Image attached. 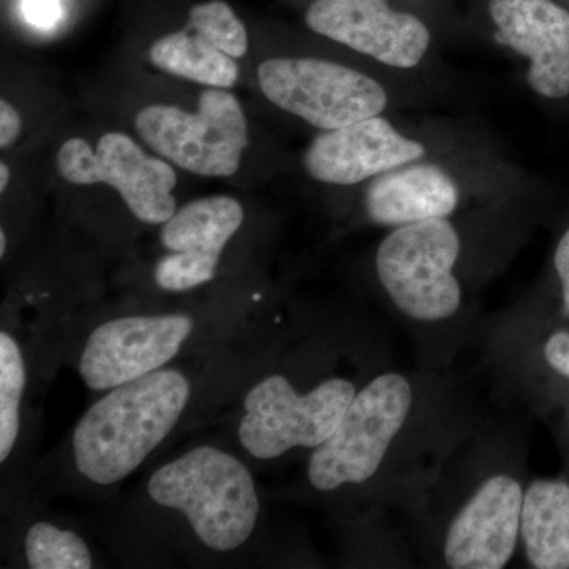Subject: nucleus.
Listing matches in <instances>:
<instances>
[{
    "label": "nucleus",
    "mask_w": 569,
    "mask_h": 569,
    "mask_svg": "<svg viewBox=\"0 0 569 569\" xmlns=\"http://www.w3.org/2000/svg\"><path fill=\"white\" fill-rule=\"evenodd\" d=\"M189 399V380L178 370H156L112 388L74 427L78 471L93 485L122 481L170 436Z\"/></svg>",
    "instance_id": "nucleus-1"
},
{
    "label": "nucleus",
    "mask_w": 569,
    "mask_h": 569,
    "mask_svg": "<svg viewBox=\"0 0 569 569\" xmlns=\"http://www.w3.org/2000/svg\"><path fill=\"white\" fill-rule=\"evenodd\" d=\"M148 492L160 507L181 511L198 539L217 552L241 548L260 516L249 468L213 447L194 448L160 467Z\"/></svg>",
    "instance_id": "nucleus-2"
},
{
    "label": "nucleus",
    "mask_w": 569,
    "mask_h": 569,
    "mask_svg": "<svg viewBox=\"0 0 569 569\" xmlns=\"http://www.w3.org/2000/svg\"><path fill=\"white\" fill-rule=\"evenodd\" d=\"M411 406L413 388L402 373H383L356 392L335 433L310 455V485L331 492L347 485H365L376 477Z\"/></svg>",
    "instance_id": "nucleus-3"
},
{
    "label": "nucleus",
    "mask_w": 569,
    "mask_h": 569,
    "mask_svg": "<svg viewBox=\"0 0 569 569\" xmlns=\"http://www.w3.org/2000/svg\"><path fill=\"white\" fill-rule=\"evenodd\" d=\"M459 254L458 230L447 219L397 227L378 247V279L411 320H448L462 305V288L455 276Z\"/></svg>",
    "instance_id": "nucleus-4"
},
{
    "label": "nucleus",
    "mask_w": 569,
    "mask_h": 569,
    "mask_svg": "<svg viewBox=\"0 0 569 569\" xmlns=\"http://www.w3.org/2000/svg\"><path fill=\"white\" fill-rule=\"evenodd\" d=\"M134 129L164 160L204 178L238 173L249 146L241 103L220 88L201 92L194 112L173 104H149L138 112Z\"/></svg>",
    "instance_id": "nucleus-5"
},
{
    "label": "nucleus",
    "mask_w": 569,
    "mask_h": 569,
    "mask_svg": "<svg viewBox=\"0 0 569 569\" xmlns=\"http://www.w3.org/2000/svg\"><path fill=\"white\" fill-rule=\"evenodd\" d=\"M356 388L346 378H328L307 395L282 376L264 378L250 389L238 437L254 459L280 458L293 448H317L335 433Z\"/></svg>",
    "instance_id": "nucleus-6"
},
{
    "label": "nucleus",
    "mask_w": 569,
    "mask_h": 569,
    "mask_svg": "<svg viewBox=\"0 0 569 569\" xmlns=\"http://www.w3.org/2000/svg\"><path fill=\"white\" fill-rule=\"evenodd\" d=\"M266 99L320 130L380 116L387 89L369 74L325 59L272 58L258 67Z\"/></svg>",
    "instance_id": "nucleus-7"
},
{
    "label": "nucleus",
    "mask_w": 569,
    "mask_h": 569,
    "mask_svg": "<svg viewBox=\"0 0 569 569\" xmlns=\"http://www.w3.org/2000/svg\"><path fill=\"white\" fill-rule=\"evenodd\" d=\"M56 163L63 181L73 186L107 183L118 190L140 222L163 224L176 212V171L164 160L148 156L129 134L104 133L96 149L71 138L59 149Z\"/></svg>",
    "instance_id": "nucleus-8"
},
{
    "label": "nucleus",
    "mask_w": 569,
    "mask_h": 569,
    "mask_svg": "<svg viewBox=\"0 0 569 569\" xmlns=\"http://www.w3.org/2000/svg\"><path fill=\"white\" fill-rule=\"evenodd\" d=\"M193 331L181 313L122 317L93 329L80 358L86 387L104 391L162 369Z\"/></svg>",
    "instance_id": "nucleus-9"
},
{
    "label": "nucleus",
    "mask_w": 569,
    "mask_h": 569,
    "mask_svg": "<svg viewBox=\"0 0 569 569\" xmlns=\"http://www.w3.org/2000/svg\"><path fill=\"white\" fill-rule=\"evenodd\" d=\"M310 31L395 69H415L430 48L429 28L388 0H316L306 13Z\"/></svg>",
    "instance_id": "nucleus-10"
},
{
    "label": "nucleus",
    "mask_w": 569,
    "mask_h": 569,
    "mask_svg": "<svg viewBox=\"0 0 569 569\" xmlns=\"http://www.w3.org/2000/svg\"><path fill=\"white\" fill-rule=\"evenodd\" d=\"M244 222V209L231 197L194 200L163 223L160 241L170 254L156 268L167 291H187L211 282L220 254Z\"/></svg>",
    "instance_id": "nucleus-11"
},
{
    "label": "nucleus",
    "mask_w": 569,
    "mask_h": 569,
    "mask_svg": "<svg viewBox=\"0 0 569 569\" xmlns=\"http://www.w3.org/2000/svg\"><path fill=\"white\" fill-rule=\"evenodd\" d=\"M523 493L509 475L486 479L449 523L445 563L452 569L507 567L518 548Z\"/></svg>",
    "instance_id": "nucleus-12"
},
{
    "label": "nucleus",
    "mask_w": 569,
    "mask_h": 569,
    "mask_svg": "<svg viewBox=\"0 0 569 569\" xmlns=\"http://www.w3.org/2000/svg\"><path fill=\"white\" fill-rule=\"evenodd\" d=\"M496 40L529 59L527 82L549 100L569 96V11L553 0H489Z\"/></svg>",
    "instance_id": "nucleus-13"
},
{
    "label": "nucleus",
    "mask_w": 569,
    "mask_h": 569,
    "mask_svg": "<svg viewBox=\"0 0 569 569\" xmlns=\"http://www.w3.org/2000/svg\"><path fill=\"white\" fill-rule=\"evenodd\" d=\"M421 142L407 138L381 116L325 130L310 142L305 167L310 178L329 186H355L402 164L425 159Z\"/></svg>",
    "instance_id": "nucleus-14"
},
{
    "label": "nucleus",
    "mask_w": 569,
    "mask_h": 569,
    "mask_svg": "<svg viewBox=\"0 0 569 569\" xmlns=\"http://www.w3.org/2000/svg\"><path fill=\"white\" fill-rule=\"evenodd\" d=\"M459 200L458 183L447 170L418 160L373 179L366 193V212L373 223L406 227L448 219Z\"/></svg>",
    "instance_id": "nucleus-15"
},
{
    "label": "nucleus",
    "mask_w": 569,
    "mask_h": 569,
    "mask_svg": "<svg viewBox=\"0 0 569 569\" xmlns=\"http://www.w3.org/2000/svg\"><path fill=\"white\" fill-rule=\"evenodd\" d=\"M520 538L530 567L569 569V485L537 479L523 493Z\"/></svg>",
    "instance_id": "nucleus-16"
},
{
    "label": "nucleus",
    "mask_w": 569,
    "mask_h": 569,
    "mask_svg": "<svg viewBox=\"0 0 569 569\" xmlns=\"http://www.w3.org/2000/svg\"><path fill=\"white\" fill-rule=\"evenodd\" d=\"M149 61L159 70L208 88L230 89L239 78L236 59L189 26L153 41Z\"/></svg>",
    "instance_id": "nucleus-17"
},
{
    "label": "nucleus",
    "mask_w": 569,
    "mask_h": 569,
    "mask_svg": "<svg viewBox=\"0 0 569 569\" xmlns=\"http://www.w3.org/2000/svg\"><path fill=\"white\" fill-rule=\"evenodd\" d=\"M26 388V367L20 346L9 332H0V462H6L20 433V407Z\"/></svg>",
    "instance_id": "nucleus-18"
},
{
    "label": "nucleus",
    "mask_w": 569,
    "mask_h": 569,
    "mask_svg": "<svg viewBox=\"0 0 569 569\" xmlns=\"http://www.w3.org/2000/svg\"><path fill=\"white\" fill-rule=\"evenodd\" d=\"M26 557L33 569H89L91 550L84 539L50 522L33 523L26 535Z\"/></svg>",
    "instance_id": "nucleus-19"
},
{
    "label": "nucleus",
    "mask_w": 569,
    "mask_h": 569,
    "mask_svg": "<svg viewBox=\"0 0 569 569\" xmlns=\"http://www.w3.org/2000/svg\"><path fill=\"white\" fill-rule=\"evenodd\" d=\"M187 26L233 59L244 58L249 51L246 26L223 0H209L192 7Z\"/></svg>",
    "instance_id": "nucleus-20"
},
{
    "label": "nucleus",
    "mask_w": 569,
    "mask_h": 569,
    "mask_svg": "<svg viewBox=\"0 0 569 569\" xmlns=\"http://www.w3.org/2000/svg\"><path fill=\"white\" fill-rule=\"evenodd\" d=\"M22 11L36 28H52L61 18V0H22Z\"/></svg>",
    "instance_id": "nucleus-21"
},
{
    "label": "nucleus",
    "mask_w": 569,
    "mask_h": 569,
    "mask_svg": "<svg viewBox=\"0 0 569 569\" xmlns=\"http://www.w3.org/2000/svg\"><path fill=\"white\" fill-rule=\"evenodd\" d=\"M546 362L569 380V332L559 331L549 337L545 346Z\"/></svg>",
    "instance_id": "nucleus-22"
},
{
    "label": "nucleus",
    "mask_w": 569,
    "mask_h": 569,
    "mask_svg": "<svg viewBox=\"0 0 569 569\" xmlns=\"http://www.w3.org/2000/svg\"><path fill=\"white\" fill-rule=\"evenodd\" d=\"M21 116L13 104L2 100L0 102V148L7 149L17 141L21 133Z\"/></svg>",
    "instance_id": "nucleus-23"
},
{
    "label": "nucleus",
    "mask_w": 569,
    "mask_h": 569,
    "mask_svg": "<svg viewBox=\"0 0 569 569\" xmlns=\"http://www.w3.org/2000/svg\"><path fill=\"white\" fill-rule=\"evenodd\" d=\"M557 276L561 284V298H563V310L569 316V228L567 233L561 236L556 254H553Z\"/></svg>",
    "instance_id": "nucleus-24"
},
{
    "label": "nucleus",
    "mask_w": 569,
    "mask_h": 569,
    "mask_svg": "<svg viewBox=\"0 0 569 569\" xmlns=\"http://www.w3.org/2000/svg\"><path fill=\"white\" fill-rule=\"evenodd\" d=\"M10 181V168L6 163L0 164V192H6Z\"/></svg>",
    "instance_id": "nucleus-25"
},
{
    "label": "nucleus",
    "mask_w": 569,
    "mask_h": 569,
    "mask_svg": "<svg viewBox=\"0 0 569 569\" xmlns=\"http://www.w3.org/2000/svg\"><path fill=\"white\" fill-rule=\"evenodd\" d=\"M6 249H7V236H6V231H0V254H6Z\"/></svg>",
    "instance_id": "nucleus-26"
}]
</instances>
